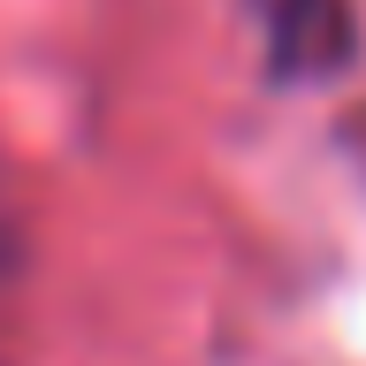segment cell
Wrapping results in <instances>:
<instances>
[{
	"label": "cell",
	"instance_id": "cell-1",
	"mask_svg": "<svg viewBox=\"0 0 366 366\" xmlns=\"http://www.w3.org/2000/svg\"><path fill=\"white\" fill-rule=\"evenodd\" d=\"M267 46L290 76L336 69L351 54V16H343V0H274L267 8Z\"/></svg>",
	"mask_w": 366,
	"mask_h": 366
}]
</instances>
